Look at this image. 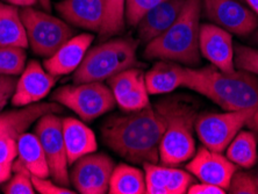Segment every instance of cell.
Listing matches in <instances>:
<instances>
[{
	"instance_id": "1",
	"label": "cell",
	"mask_w": 258,
	"mask_h": 194,
	"mask_svg": "<svg viewBox=\"0 0 258 194\" xmlns=\"http://www.w3.org/2000/svg\"><path fill=\"white\" fill-rule=\"evenodd\" d=\"M173 100L174 96L163 98L140 111L108 117L101 127L105 144L133 164H157L159 143L168 125Z\"/></svg>"
},
{
	"instance_id": "2",
	"label": "cell",
	"mask_w": 258,
	"mask_h": 194,
	"mask_svg": "<svg viewBox=\"0 0 258 194\" xmlns=\"http://www.w3.org/2000/svg\"><path fill=\"white\" fill-rule=\"evenodd\" d=\"M184 87L211 99L225 111L248 114V127L258 133V79L255 75L243 70L223 74L213 66L186 68Z\"/></svg>"
},
{
	"instance_id": "3",
	"label": "cell",
	"mask_w": 258,
	"mask_h": 194,
	"mask_svg": "<svg viewBox=\"0 0 258 194\" xmlns=\"http://www.w3.org/2000/svg\"><path fill=\"white\" fill-rule=\"evenodd\" d=\"M201 11L203 0H185L176 21L162 35L147 43L144 58L169 60L187 67L199 64Z\"/></svg>"
},
{
	"instance_id": "4",
	"label": "cell",
	"mask_w": 258,
	"mask_h": 194,
	"mask_svg": "<svg viewBox=\"0 0 258 194\" xmlns=\"http://www.w3.org/2000/svg\"><path fill=\"white\" fill-rule=\"evenodd\" d=\"M138 45L139 41L132 37H117L89 49L72 76L74 84L104 82L120 71L139 66Z\"/></svg>"
},
{
	"instance_id": "5",
	"label": "cell",
	"mask_w": 258,
	"mask_h": 194,
	"mask_svg": "<svg viewBox=\"0 0 258 194\" xmlns=\"http://www.w3.org/2000/svg\"><path fill=\"white\" fill-rule=\"evenodd\" d=\"M197 111L181 96H174L168 125L159 143V161L166 166L187 162L196 154L195 124Z\"/></svg>"
},
{
	"instance_id": "6",
	"label": "cell",
	"mask_w": 258,
	"mask_h": 194,
	"mask_svg": "<svg viewBox=\"0 0 258 194\" xmlns=\"http://www.w3.org/2000/svg\"><path fill=\"white\" fill-rule=\"evenodd\" d=\"M51 99L70 108L86 122L109 112L116 102L111 89L102 82L64 85L52 93Z\"/></svg>"
},
{
	"instance_id": "7",
	"label": "cell",
	"mask_w": 258,
	"mask_h": 194,
	"mask_svg": "<svg viewBox=\"0 0 258 194\" xmlns=\"http://www.w3.org/2000/svg\"><path fill=\"white\" fill-rule=\"evenodd\" d=\"M20 15L27 33L28 44L36 55L48 58L55 54L66 42L75 36L74 29L67 21L48 12L25 7Z\"/></svg>"
},
{
	"instance_id": "8",
	"label": "cell",
	"mask_w": 258,
	"mask_h": 194,
	"mask_svg": "<svg viewBox=\"0 0 258 194\" xmlns=\"http://www.w3.org/2000/svg\"><path fill=\"white\" fill-rule=\"evenodd\" d=\"M63 119L56 113L45 114L37 120L35 133L39 138L47 158L50 177L56 184L68 187L70 182V173L68 171L69 162L63 138Z\"/></svg>"
},
{
	"instance_id": "9",
	"label": "cell",
	"mask_w": 258,
	"mask_h": 194,
	"mask_svg": "<svg viewBox=\"0 0 258 194\" xmlns=\"http://www.w3.org/2000/svg\"><path fill=\"white\" fill-rule=\"evenodd\" d=\"M249 124L248 114L243 112L205 113L197 116L195 129L201 143L208 149L222 153L237 133Z\"/></svg>"
},
{
	"instance_id": "10",
	"label": "cell",
	"mask_w": 258,
	"mask_h": 194,
	"mask_svg": "<svg viewBox=\"0 0 258 194\" xmlns=\"http://www.w3.org/2000/svg\"><path fill=\"white\" fill-rule=\"evenodd\" d=\"M114 162L105 154H87L72 164L70 182L82 194L108 192Z\"/></svg>"
},
{
	"instance_id": "11",
	"label": "cell",
	"mask_w": 258,
	"mask_h": 194,
	"mask_svg": "<svg viewBox=\"0 0 258 194\" xmlns=\"http://www.w3.org/2000/svg\"><path fill=\"white\" fill-rule=\"evenodd\" d=\"M206 17L219 27L237 36H246L258 27V15L238 0H203Z\"/></svg>"
},
{
	"instance_id": "12",
	"label": "cell",
	"mask_w": 258,
	"mask_h": 194,
	"mask_svg": "<svg viewBox=\"0 0 258 194\" xmlns=\"http://www.w3.org/2000/svg\"><path fill=\"white\" fill-rule=\"evenodd\" d=\"M186 170L201 182L219 186L228 191L231 177L237 171V165L221 153L203 146L193 155Z\"/></svg>"
},
{
	"instance_id": "13",
	"label": "cell",
	"mask_w": 258,
	"mask_h": 194,
	"mask_svg": "<svg viewBox=\"0 0 258 194\" xmlns=\"http://www.w3.org/2000/svg\"><path fill=\"white\" fill-rule=\"evenodd\" d=\"M199 49L200 54L219 71L223 74H233L236 71L233 36L227 30L214 24L200 25Z\"/></svg>"
},
{
	"instance_id": "14",
	"label": "cell",
	"mask_w": 258,
	"mask_h": 194,
	"mask_svg": "<svg viewBox=\"0 0 258 194\" xmlns=\"http://www.w3.org/2000/svg\"><path fill=\"white\" fill-rule=\"evenodd\" d=\"M57 77L49 74L36 60H30L17 81L11 101L15 107L35 104L50 92Z\"/></svg>"
},
{
	"instance_id": "15",
	"label": "cell",
	"mask_w": 258,
	"mask_h": 194,
	"mask_svg": "<svg viewBox=\"0 0 258 194\" xmlns=\"http://www.w3.org/2000/svg\"><path fill=\"white\" fill-rule=\"evenodd\" d=\"M93 39V34L89 33L72 36L54 55L44 59V69L55 77L76 71L84 59Z\"/></svg>"
},
{
	"instance_id": "16",
	"label": "cell",
	"mask_w": 258,
	"mask_h": 194,
	"mask_svg": "<svg viewBox=\"0 0 258 194\" xmlns=\"http://www.w3.org/2000/svg\"><path fill=\"white\" fill-rule=\"evenodd\" d=\"M56 10L68 24L98 33L104 19V0H62Z\"/></svg>"
},
{
	"instance_id": "17",
	"label": "cell",
	"mask_w": 258,
	"mask_h": 194,
	"mask_svg": "<svg viewBox=\"0 0 258 194\" xmlns=\"http://www.w3.org/2000/svg\"><path fill=\"white\" fill-rule=\"evenodd\" d=\"M185 0H166L149 11L136 26L139 39L149 43L171 26L180 14Z\"/></svg>"
},
{
	"instance_id": "18",
	"label": "cell",
	"mask_w": 258,
	"mask_h": 194,
	"mask_svg": "<svg viewBox=\"0 0 258 194\" xmlns=\"http://www.w3.org/2000/svg\"><path fill=\"white\" fill-rule=\"evenodd\" d=\"M63 138L69 165L87 154L96 153L98 143L94 133L75 117L63 119Z\"/></svg>"
},
{
	"instance_id": "19",
	"label": "cell",
	"mask_w": 258,
	"mask_h": 194,
	"mask_svg": "<svg viewBox=\"0 0 258 194\" xmlns=\"http://www.w3.org/2000/svg\"><path fill=\"white\" fill-rule=\"evenodd\" d=\"M149 94H166L184 87L186 79V67L179 63L161 60L144 75Z\"/></svg>"
},
{
	"instance_id": "20",
	"label": "cell",
	"mask_w": 258,
	"mask_h": 194,
	"mask_svg": "<svg viewBox=\"0 0 258 194\" xmlns=\"http://www.w3.org/2000/svg\"><path fill=\"white\" fill-rule=\"evenodd\" d=\"M18 161L27 169L32 176L48 178L50 170L45 158L43 148L35 133H24L19 136L18 142Z\"/></svg>"
},
{
	"instance_id": "21",
	"label": "cell",
	"mask_w": 258,
	"mask_h": 194,
	"mask_svg": "<svg viewBox=\"0 0 258 194\" xmlns=\"http://www.w3.org/2000/svg\"><path fill=\"white\" fill-rule=\"evenodd\" d=\"M28 39L17 6L0 3V48H27Z\"/></svg>"
},
{
	"instance_id": "22",
	"label": "cell",
	"mask_w": 258,
	"mask_h": 194,
	"mask_svg": "<svg viewBox=\"0 0 258 194\" xmlns=\"http://www.w3.org/2000/svg\"><path fill=\"white\" fill-rule=\"evenodd\" d=\"M108 192L111 194H143L147 192L144 171L138 167L119 164L113 169Z\"/></svg>"
},
{
	"instance_id": "23",
	"label": "cell",
	"mask_w": 258,
	"mask_h": 194,
	"mask_svg": "<svg viewBox=\"0 0 258 194\" xmlns=\"http://www.w3.org/2000/svg\"><path fill=\"white\" fill-rule=\"evenodd\" d=\"M257 154V139L252 132L240 131L227 147V158L244 169L255 165Z\"/></svg>"
},
{
	"instance_id": "24",
	"label": "cell",
	"mask_w": 258,
	"mask_h": 194,
	"mask_svg": "<svg viewBox=\"0 0 258 194\" xmlns=\"http://www.w3.org/2000/svg\"><path fill=\"white\" fill-rule=\"evenodd\" d=\"M104 19L98 32L100 42L121 34L126 27V0H104Z\"/></svg>"
},
{
	"instance_id": "25",
	"label": "cell",
	"mask_w": 258,
	"mask_h": 194,
	"mask_svg": "<svg viewBox=\"0 0 258 194\" xmlns=\"http://www.w3.org/2000/svg\"><path fill=\"white\" fill-rule=\"evenodd\" d=\"M144 177L148 194H168L171 177V166H159L154 163H144Z\"/></svg>"
},
{
	"instance_id": "26",
	"label": "cell",
	"mask_w": 258,
	"mask_h": 194,
	"mask_svg": "<svg viewBox=\"0 0 258 194\" xmlns=\"http://www.w3.org/2000/svg\"><path fill=\"white\" fill-rule=\"evenodd\" d=\"M144 74L142 70L136 69V68H129V69L120 71L119 74L108 78V87L111 89L115 100L117 101L119 99L126 96L129 91L135 86V84L139 82V79L142 78Z\"/></svg>"
},
{
	"instance_id": "27",
	"label": "cell",
	"mask_w": 258,
	"mask_h": 194,
	"mask_svg": "<svg viewBox=\"0 0 258 194\" xmlns=\"http://www.w3.org/2000/svg\"><path fill=\"white\" fill-rule=\"evenodd\" d=\"M26 68V52L24 48H0V75L18 76Z\"/></svg>"
},
{
	"instance_id": "28",
	"label": "cell",
	"mask_w": 258,
	"mask_h": 194,
	"mask_svg": "<svg viewBox=\"0 0 258 194\" xmlns=\"http://www.w3.org/2000/svg\"><path fill=\"white\" fill-rule=\"evenodd\" d=\"M13 172L15 173L11 179L7 180L3 191L6 194H34L36 193L32 182V174L20 162L14 161Z\"/></svg>"
},
{
	"instance_id": "29",
	"label": "cell",
	"mask_w": 258,
	"mask_h": 194,
	"mask_svg": "<svg viewBox=\"0 0 258 194\" xmlns=\"http://www.w3.org/2000/svg\"><path fill=\"white\" fill-rule=\"evenodd\" d=\"M123 112L131 113L140 111L149 105V93H148L144 76L139 79L135 86L129 91L126 96L116 101Z\"/></svg>"
},
{
	"instance_id": "30",
	"label": "cell",
	"mask_w": 258,
	"mask_h": 194,
	"mask_svg": "<svg viewBox=\"0 0 258 194\" xmlns=\"http://www.w3.org/2000/svg\"><path fill=\"white\" fill-rule=\"evenodd\" d=\"M166 0H126V24L136 27L149 11Z\"/></svg>"
},
{
	"instance_id": "31",
	"label": "cell",
	"mask_w": 258,
	"mask_h": 194,
	"mask_svg": "<svg viewBox=\"0 0 258 194\" xmlns=\"http://www.w3.org/2000/svg\"><path fill=\"white\" fill-rule=\"evenodd\" d=\"M234 63L238 70L258 76V49L237 44L234 48Z\"/></svg>"
},
{
	"instance_id": "32",
	"label": "cell",
	"mask_w": 258,
	"mask_h": 194,
	"mask_svg": "<svg viewBox=\"0 0 258 194\" xmlns=\"http://www.w3.org/2000/svg\"><path fill=\"white\" fill-rule=\"evenodd\" d=\"M228 192L231 194H258V178L244 171H236L231 177Z\"/></svg>"
},
{
	"instance_id": "33",
	"label": "cell",
	"mask_w": 258,
	"mask_h": 194,
	"mask_svg": "<svg viewBox=\"0 0 258 194\" xmlns=\"http://www.w3.org/2000/svg\"><path fill=\"white\" fill-rule=\"evenodd\" d=\"M193 184V177L188 171L171 166V177L168 186V194H185Z\"/></svg>"
},
{
	"instance_id": "34",
	"label": "cell",
	"mask_w": 258,
	"mask_h": 194,
	"mask_svg": "<svg viewBox=\"0 0 258 194\" xmlns=\"http://www.w3.org/2000/svg\"><path fill=\"white\" fill-rule=\"evenodd\" d=\"M32 182L36 192L41 194H75L69 187L56 184L54 180H48V178H40L32 176Z\"/></svg>"
},
{
	"instance_id": "35",
	"label": "cell",
	"mask_w": 258,
	"mask_h": 194,
	"mask_svg": "<svg viewBox=\"0 0 258 194\" xmlns=\"http://www.w3.org/2000/svg\"><path fill=\"white\" fill-rule=\"evenodd\" d=\"M15 85H17V79L14 78V76L0 75V112L12 98Z\"/></svg>"
},
{
	"instance_id": "36",
	"label": "cell",
	"mask_w": 258,
	"mask_h": 194,
	"mask_svg": "<svg viewBox=\"0 0 258 194\" xmlns=\"http://www.w3.org/2000/svg\"><path fill=\"white\" fill-rule=\"evenodd\" d=\"M187 193L189 194H226L227 191L219 186L200 182V184H192L188 187Z\"/></svg>"
},
{
	"instance_id": "37",
	"label": "cell",
	"mask_w": 258,
	"mask_h": 194,
	"mask_svg": "<svg viewBox=\"0 0 258 194\" xmlns=\"http://www.w3.org/2000/svg\"><path fill=\"white\" fill-rule=\"evenodd\" d=\"M13 172V164H0V184L6 182Z\"/></svg>"
},
{
	"instance_id": "38",
	"label": "cell",
	"mask_w": 258,
	"mask_h": 194,
	"mask_svg": "<svg viewBox=\"0 0 258 194\" xmlns=\"http://www.w3.org/2000/svg\"><path fill=\"white\" fill-rule=\"evenodd\" d=\"M5 2L7 4H10V5L22 7V9H25V7L35 6L36 4L39 3V0H5Z\"/></svg>"
},
{
	"instance_id": "39",
	"label": "cell",
	"mask_w": 258,
	"mask_h": 194,
	"mask_svg": "<svg viewBox=\"0 0 258 194\" xmlns=\"http://www.w3.org/2000/svg\"><path fill=\"white\" fill-rule=\"evenodd\" d=\"M250 6V10L252 11L253 13L258 15V0H245Z\"/></svg>"
},
{
	"instance_id": "40",
	"label": "cell",
	"mask_w": 258,
	"mask_h": 194,
	"mask_svg": "<svg viewBox=\"0 0 258 194\" xmlns=\"http://www.w3.org/2000/svg\"><path fill=\"white\" fill-rule=\"evenodd\" d=\"M41 6L45 10V12H50L51 11V0H39Z\"/></svg>"
},
{
	"instance_id": "41",
	"label": "cell",
	"mask_w": 258,
	"mask_h": 194,
	"mask_svg": "<svg viewBox=\"0 0 258 194\" xmlns=\"http://www.w3.org/2000/svg\"><path fill=\"white\" fill-rule=\"evenodd\" d=\"M255 40H256V42H257V44H258V32L256 33V35H255Z\"/></svg>"
},
{
	"instance_id": "42",
	"label": "cell",
	"mask_w": 258,
	"mask_h": 194,
	"mask_svg": "<svg viewBox=\"0 0 258 194\" xmlns=\"http://www.w3.org/2000/svg\"><path fill=\"white\" fill-rule=\"evenodd\" d=\"M257 158H258V154H257Z\"/></svg>"
}]
</instances>
